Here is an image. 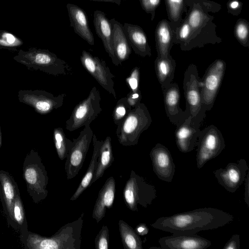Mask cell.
Segmentation results:
<instances>
[{
    "label": "cell",
    "instance_id": "8",
    "mask_svg": "<svg viewBox=\"0 0 249 249\" xmlns=\"http://www.w3.org/2000/svg\"><path fill=\"white\" fill-rule=\"evenodd\" d=\"M183 88L187 109L192 119L201 124L206 117L202 104L201 79L197 67L190 64L184 74Z\"/></svg>",
    "mask_w": 249,
    "mask_h": 249
},
{
    "label": "cell",
    "instance_id": "12",
    "mask_svg": "<svg viewBox=\"0 0 249 249\" xmlns=\"http://www.w3.org/2000/svg\"><path fill=\"white\" fill-rule=\"evenodd\" d=\"M226 69L224 60L216 59L207 68L201 79L202 104L206 111H210L213 106Z\"/></svg>",
    "mask_w": 249,
    "mask_h": 249
},
{
    "label": "cell",
    "instance_id": "23",
    "mask_svg": "<svg viewBox=\"0 0 249 249\" xmlns=\"http://www.w3.org/2000/svg\"><path fill=\"white\" fill-rule=\"evenodd\" d=\"M175 33L168 20L163 19L158 22L155 31L157 56L161 58L171 56L170 51L174 44Z\"/></svg>",
    "mask_w": 249,
    "mask_h": 249
},
{
    "label": "cell",
    "instance_id": "9",
    "mask_svg": "<svg viewBox=\"0 0 249 249\" xmlns=\"http://www.w3.org/2000/svg\"><path fill=\"white\" fill-rule=\"evenodd\" d=\"M101 95L96 87L90 90L88 97L80 102L74 108L65 123V128L73 131L83 126L90 125L102 110Z\"/></svg>",
    "mask_w": 249,
    "mask_h": 249
},
{
    "label": "cell",
    "instance_id": "27",
    "mask_svg": "<svg viewBox=\"0 0 249 249\" xmlns=\"http://www.w3.org/2000/svg\"><path fill=\"white\" fill-rule=\"evenodd\" d=\"M103 141L98 140L96 135L93 134L92 139L93 150L89 166L75 193L70 198L71 200L77 199L82 193L90 186L96 169L99 150Z\"/></svg>",
    "mask_w": 249,
    "mask_h": 249
},
{
    "label": "cell",
    "instance_id": "38",
    "mask_svg": "<svg viewBox=\"0 0 249 249\" xmlns=\"http://www.w3.org/2000/svg\"><path fill=\"white\" fill-rule=\"evenodd\" d=\"M109 231L107 225H103L95 238V246L97 249H108Z\"/></svg>",
    "mask_w": 249,
    "mask_h": 249
},
{
    "label": "cell",
    "instance_id": "29",
    "mask_svg": "<svg viewBox=\"0 0 249 249\" xmlns=\"http://www.w3.org/2000/svg\"><path fill=\"white\" fill-rule=\"evenodd\" d=\"M114 160L111 139L107 136L103 141L100 146L97 167L90 185L103 177L105 171L111 165Z\"/></svg>",
    "mask_w": 249,
    "mask_h": 249
},
{
    "label": "cell",
    "instance_id": "31",
    "mask_svg": "<svg viewBox=\"0 0 249 249\" xmlns=\"http://www.w3.org/2000/svg\"><path fill=\"white\" fill-rule=\"evenodd\" d=\"M119 231L124 249H142V241L135 231L127 223L120 220Z\"/></svg>",
    "mask_w": 249,
    "mask_h": 249
},
{
    "label": "cell",
    "instance_id": "25",
    "mask_svg": "<svg viewBox=\"0 0 249 249\" xmlns=\"http://www.w3.org/2000/svg\"><path fill=\"white\" fill-rule=\"evenodd\" d=\"M0 184L5 213L12 222L14 223L13 206L17 196L19 193V189L13 177L3 170H0Z\"/></svg>",
    "mask_w": 249,
    "mask_h": 249
},
{
    "label": "cell",
    "instance_id": "18",
    "mask_svg": "<svg viewBox=\"0 0 249 249\" xmlns=\"http://www.w3.org/2000/svg\"><path fill=\"white\" fill-rule=\"evenodd\" d=\"M159 243L164 249H206L212 245L211 241L196 233H174L160 238Z\"/></svg>",
    "mask_w": 249,
    "mask_h": 249
},
{
    "label": "cell",
    "instance_id": "40",
    "mask_svg": "<svg viewBox=\"0 0 249 249\" xmlns=\"http://www.w3.org/2000/svg\"><path fill=\"white\" fill-rule=\"evenodd\" d=\"M142 9L151 15V20L154 19L156 10L160 5L161 0H139Z\"/></svg>",
    "mask_w": 249,
    "mask_h": 249
},
{
    "label": "cell",
    "instance_id": "44",
    "mask_svg": "<svg viewBox=\"0 0 249 249\" xmlns=\"http://www.w3.org/2000/svg\"><path fill=\"white\" fill-rule=\"evenodd\" d=\"M134 230L139 235H144L149 232V229L144 223L139 224Z\"/></svg>",
    "mask_w": 249,
    "mask_h": 249
},
{
    "label": "cell",
    "instance_id": "30",
    "mask_svg": "<svg viewBox=\"0 0 249 249\" xmlns=\"http://www.w3.org/2000/svg\"><path fill=\"white\" fill-rule=\"evenodd\" d=\"M168 19L175 32L182 20V15L187 11L186 0H165Z\"/></svg>",
    "mask_w": 249,
    "mask_h": 249
},
{
    "label": "cell",
    "instance_id": "26",
    "mask_svg": "<svg viewBox=\"0 0 249 249\" xmlns=\"http://www.w3.org/2000/svg\"><path fill=\"white\" fill-rule=\"evenodd\" d=\"M112 26V47L115 56L121 65L128 59L131 48L125 35L123 25L115 18L110 19Z\"/></svg>",
    "mask_w": 249,
    "mask_h": 249
},
{
    "label": "cell",
    "instance_id": "14",
    "mask_svg": "<svg viewBox=\"0 0 249 249\" xmlns=\"http://www.w3.org/2000/svg\"><path fill=\"white\" fill-rule=\"evenodd\" d=\"M83 67L91 74L106 91L117 98L114 89L115 77L104 60L93 56L89 52L83 50L80 56Z\"/></svg>",
    "mask_w": 249,
    "mask_h": 249
},
{
    "label": "cell",
    "instance_id": "2",
    "mask_svg": "<svg viewBox=\"0 0 249 249\" xmlns=\"http://www.w3.org/2000/svg\"><path fill=\"white\" fill-rule=\"evenodd\" d=\"M188 7L184 17L191 28L192 34L184 51L206 45L220 43L222 39L216 32V25L213 22L214 18L209 13H215L221 9V4L209 0H186Z\"/></svg>",
    "mask_w": 249,
    "mask_h": 249
},
{
    "label": "cell",
    "instance_id": "34",
    "mask_svg": "<svg viewBox=\"0 0 249 249\" xmlns=\"http://www.w3.org/2000/svg\"><path fill=\"white\" fill-rule=\"evenodd\" d=\"M191 34V27L184 18L175 31L174 44H178L180 49L184 51V48L190 39Z\"/></svg>",
    "mask_w": 249,
    "mask_h": 249
},
{
    "label": "cell",
    "instance_id": "20",
    "mask_svg": "<svg viewBox=\"0 0 249 249\" xmlns=\"http://www.w3.org/2000/svg\"><path fill=\"white\" fill-rule=\"evenodd\" d=\"M93 24L96 33L101 39L105 49L115 65L119 64L116 59L112 47V26L105 13L100 10H96L93 14Z\"/></svg>",
    "mask_w": 249,
    "mask_h": 249
},
{
    "label": "cell",
    "instance_id": "1",
    "mask_svg": "<svg viewBox=\"0 0 249 249\" xmlns=\"http://www.w3.org/2000/svg\"><path fill=\"white\" fill-rule=\"evenodd\" d=\"M233 219L232 215L223 210L205 207L159 217L151 226L172 234H195L223 227Z\"/></svg>",
    "mask_w": 249,
    "mask_h": 249
},
{
    "label": "cell",
    "instance_id": "17",
    "mask_svg": "<svg viewBox=\"0 0 249 249\" xmlns=\"http://www.w3.org/2000/svg\"><path fill=\"white\" fill-rule=\"evenodd\" d=\"M165 110L170 122L177 126L188 118L190 112L187 109L183 111L180 107V93L177 83H172L162 89Z\"/></svg>",
    "mask_w": 249,
    "mask_h": 249
},
{
    "label": "cell",
    "instance_id": "43",
    "mask_svg": "<svg viewBox=\"0 0 249 249\" xmlns=\"http://www.w3.org/2000/svg\"><path fill=\"white\" fill-rule=\"evenodd\" d=\"M223 249H240V235L234 234L228 241Z\"/></svg>",
    "mask_w": 249,
    "mask_h": 249
},
{
    "label": "cell",
    "instance_id": "4",
    "mask_svg": "<svg viewBox=\"0 0 249 249\" xmlns=\"http://www.w3.org/2000/svg\"><path fill=\"white\" fill-rule=\"evenodd\" d=\"M13 59L29 69L39 70L55 76L72 73V68L67 62L47 49L35 47L27 51L20 49Z\"/></svg>",
    "mask_w": 249,
    "mask_h": 249
},
{
    "label": "cell",
    "instance_id": "39",
    "mask_svg": "<svg viewBox=\"0 0 249 249\" xmlns=\"http://www.w3.org/2000/svg\"><path fill=\"white\" fill-rule=\"evenodd\" d=\"M140 68L135 67L131 71L129 76L126 78V82L128 85L130 92H135L140 91Z\"/></svg>",
    "mask_w": 249,
    "mask_h": 249
},
{
    "label": "cell",
    "instance_id": "36",
    "mask_svg": "<svg viewBox=\"0 0 249 249\" xmlns=\"http://www.w3.org/2000/svg\"><path fill=\"white\" fill-rule=\"evenodd\" d=\"M23 44V41L16 35L6 30H0V49L16 51Z\"/></svg>",
    "mask_w": 249,
    "mask_h": 249
},
{
    "label": "cell",
    "instance_id": "41",
    "mask_svg": "<svg viewBox=\"0 0 249 249\" xmlns=\"http://www.w3.org/2000/svg\"><path fill=\"white\" fill-rule=\"evenodd\" d=\"M226 6L229 13L237 16L241 12L243 3L239 0H229Z\"/></svg>",
    "mask_w": 249,
    "mask_h": 249
},
{
    "label": "cell",
    "instance_id": "33",
    "mask_svg": "<svg viewBox=\"0 0 249 249\" xmlns=\"http://www.w3.org/2000/svg\"><path fill=\"white\" fill-rule=\"evenodd\" d=\"M13 217L14 223L20 227L21 236L23 235L28 231V228L24 207L20 196V193L18 194L14 201Z\"/></svg>",
    "mask_w": 249,
    "mask_h": 249
},
{
    "label": "cell",
    "instance_id": "16",
    "mask_svg": "<svg viewBox=\"0 0 249 249\" xmlns=\"http://www.w3.org/2000/svg\"><path fill=\"white\" fill-rule=\"evenodd\" d=\"M153 170L158 178L171 182L175 173L176 166L168 149L161 143H157L150 152Z\"/></svg>",
    "mask_w": 249,
    "mask_h": 249
},
{
    "label": "cell",
    "instance_id": "24",
    "mask_svg": "<svg viewBox=\"0 0 249 249\" xmlns=\"http://www.w3.org/2000/svg\"><path fill=\"white\" fill-rule=\"evenodd\" d=\"M123 27L128 42L135 53L143 57L151 56V48L142 28L128 23H124Z\"/></svg>",
    "mask_w": 249,
    "mask_h": 249
},
{
    "label": "cell",
    "instance_id": "32",
    "mask_svg": "<svg viewBox=\"0 0 249 249\" xmlns=\"http://www.w3.org/2000/svg\"><path fill=\"white\" fill-rule=\"evenodd\" d=\"M53 137L58 158L60 160L66 159L72 146V141L66 137L63 128L60 127L54 129Z\"/></svg>",
    "mask_w": 249,
    "mask_h": 249
},
{
    "label": "cell",
    "instance_id": "21",
    "mask_svg": "<svg viewBox=\"0 0 249 249\" xmlns=\"http://www.w3.org/2000/svg\"><path fill=\"white\" fill-rule=\"evenodd\" d=\"M70 25L74 32L90 45L94 44L93 35L89 28L85 12L77 5L68 3L66 5Z\"/></svg>",
    "mask_w": 249,
    "mask_h": 249
},
{
    "label": "cell",
    "instance_id": "28",
    "mask_svg": "<svg viewBox=\"0 0 249 249\" xmlns=\"http://www.w3.org/2000/svg\"><path fill=\"white\" fill-rule=\"evenodd\" d=\"M154 66L158 80L162 89L173 81L176 67V61L172 56L168 58L157 56Z\"/></svg>",
    "mask_w": 249,
    "mask_h": 249
},
{
    "label": "cell",
    "instance_id": "45",
    "mask_svg": "<svg viewBox=\"0 0 249 249\" xmlns=\"http://www.w3.org/2000/svg\"><path fill=\"white\" fill-rule=\"evenodd\" d=\"M249 171H248V173L246 175V178L245 179V201L247 205L249 206Z\"/></svg>",
    "mask_w": 249,
    "mask_h": 249
},
{
    "label": "cell",
    "instance_id": "15",
    "mask_svg": "<svg viewBox=\"0 0 249 249\" xmlns=\"http://www.w3.org/2000/svg\"><path fill=\"white\" fill-rule=\"evenodd\" d=\"M249 169L246 160L241 159L237 162H230L224 168H219L213 173L218 183L227 191L233 193L245 181Z\"/></svg>",
    "mask_w": 249,
    "mask_h": 249
},
{
    "label": "cell",
    "instance_id": "47",
    "mask_svg": "<svg viewBox=\"0 0 249 249\" xmlns=\"http://www.w3.org/2000/svg\"><path fill=\"white\" fill-rule=\"evenodd\" d=\"M1 127H0V146H1Z\"/></svg>",
    "mask_w": 249,
    "mask_h": 249
},
{
    "label": "cell",
    "instance_id": "7",
    "mask_svg": "<svg viewBox=\"0 0 249 249\" xmlns=\"http://www.w3.org/2000/svg\"><path fill=\"white\" fill-rule=\"evenodd\" d=\"M123 197L130 210L138 212V205L146 208L152 204L157 197V191L154 185L132 170L123 190Z\"/></svg>",
    "mask_w": 249,
    "mask_h": 249
},
{
    "label": "cell",
    "instance_id": "10",
    "mask_svg": "<svg viewBox=\"0 0 249 249\" xmlns=\"http://www.w3.org/2000/svg\"><path fill=\"white\" fill-rule=\"evenodd\" d=\"M196 146V165L201 169L208 161L217 157L226 144L221 131L212 124L201 130Z\"/></svg>",
    "mask_w": 249,
    "mask_h": 249
},
{
    "label": "cell",
    "instance_id": "5",
    "mask_svg": "<svg viewBox=\"0 0 249 249\" xmlns=\"http://www.w3.org/2000/svg\"><path fill=\"white\" fill-rule=\"evenodd\" d=\"M152 122L147 107L140 103L117 125L116 134L119 142L123 146L137 144L141 135L149 127Z\"/></svg>",
    "mask_w": 249,
    "mask_h": 249
},
{
    "label": "cell",
    "instance_id": "46",
    "mask_svg": "<svg viewBox=\"0 0 249 249\" xmlns=\"http://www.w3.org/2000/svg\"><path fill=\"white\" fill-rule=\"evenodd\" d=\"M90 1L96 2H112L120 5L122 0H89Z\"/></svg>",
    "mask_w": 249,
    "mask_h": 249
},
{
    "label": "cell",
    "instance_id": "6",
    "mask_svg": "<svg viewBox=\"0 0 249 249\" xmlns=\"http://www.w3.org/2000/svg\"><path fill=\"white\" fill-rule=\"evenodd\" d=\"M23 173L27 192L33 201L38 203L45 199L48 193L49 178L40 157L34 150H31L25 158Z\"/></svg>",
    "mask_w": 249,
    "mask_h": 249
},
{
    "label": "cell",
    "instance_id": "11",
    "mask_svg": "<svg viewBox=\"0 0 249 249\" xmlns=\"http://www.w3.org/2000/svg\"><path fill=\"white\" fill-rule=\"evenodd\" d=\"M93 135L90 125H88L84 127L77 138L73 139L65 164L64 168L68 179L74 178L82 168Z\"/></svg>",
    "mask_w": 249,
    "mask_h": 249
},
{
    "label": "cell",
    "instance_id": "19",
    "mask_svg": "<svg viewBox=\"0 0 249 249\" xmlns=\"http://www.w3.org/2000/svg\"><path fill=\"white\" fill-rule=\"evenodd\" d=\"M200 125L195 122L189 115L176 126L175 133L176 143L180 152L188 153L194 149L201 132Z\"/></svg>",
    "mask_w": 249,
    "mask_h": 249
},
{
    "label": "cell",
    "instance_id": "22",
    "mask_svg": "<svg viewBox=\"0 0 249 249\" xmlns=\"http://www.w3.org/2000/svg\"><path fill=\"white\" fill-rule=\"evenodd\" d=\"M113 177L108 178L100 189L94 206L92 217L98 223L104 217L107 209L112 208L116 192Z\"/></svg>",
    "mask_w": 249,
    "mask_h": 249
},
{
    "label": "cell",
    "instance_id": "35",
    "mask_svg": "<svg viewBox=\"0 0 249 249\" xmlns=\"http://www.w3.org/2000/svg\"><path fill=\"white\" fill-rule=\"evenodd\" d=\"M234 35L239 43L244 47H249V23L243 18H239L234 27Z\"/></svg>",
    "mask_w": 249,
    "mask_h": 249
},
{
    "label": "cell",
    "instance_id": "42",
    "mask_svg": "<svg viewBox=\"0 0 249 249\" xmlns=\"http://www.w3.org/2000/svg\"><path fill=\"white\" fill-rule=\"evenodd\" d=\"M142 97L141 90L135 92L130 91L125 97L127 103L132 108H134L141 103Z\"/></svg>",
    "mask_w": 249,
    "mask_h": 249
},
{
    "label": "cell",
    "instance_id": "3",
    "mask_svg": "<svg viewBox=\"0 0 249 249\" xmlns=\"http://www.w3.org/2000/svg\"><path fill=\"white\" fill-rule=\"evenodd\" d=\"M84 213L75 221L66 224L51 236H43L28 231L23 235L29 249H80Z\"/></svg>",
    "mask_w": 249,
    "mask_h": 249
},
{
    "label": "cell",
    "instance_id": "37",
    "mask_svg": "<svg viewBox=\"0 0 249 249\" xmlns=\"http://www.w3.org/2000/svg\"><path fill=\"white\" fill-rule=\"evenodd\" d=\"M132 108L127 103L125 97L119 99L112 112V118L114 124L116 125L120 124Z\"/></svg>",
    "mask_w": 249,
    "mask_h": 249
},
{
    "label": "cell",
    "instance_id": "13",
    "mask_svg": "<svg viewBox=\"0 0 249 249\" xmlns=\"http://www.w3.org/2000/svg\"><path fill=\"white\" fill-rule=\"evenodd\" d=\"M18 96L20 102L32 107L37 113L46 114L60 107L63 105L66 94L62 93L54 96L42 90L21 89Z\"/></svg>",
    "mask_w": 249,
    "mask_h": 249
}]
</instances>
